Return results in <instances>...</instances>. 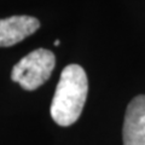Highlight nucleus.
Returning <instances> with one entry per match:
<instances>
[{
	"mask_svg": "<svg viewBox=\"0 0 145 145\" xmlns=\"http://www.w3.org/2000/svg\"><path fill=\"white\" fill-rule=\"evenodd\" d=\"M88 81L82 67L69 64L63 69L50 112L57 125L67 127L75 123L82 112L87 98Z\"/></svg>",
	"mask_w": 145,
	"mask_h": 145,
	"instance_id": "nucleus-1",
	"label": "nucleus"
},
{
	"mask_svg": "<svg viewBox=\"0 0 145 145\" xmlns=\"http://www.w3.org/2000/svg\"><path fill=\"white\" fill-rule=\"evenodd\" d=\"M54 65V53L45 48H38L16 63L11 71V80L25 91H34L50 79Z\"/></svg>",
	"mask_w": 145,
	"mask_h": 145,
	"instance_id": "nucleus-2",
	"label": "nucleus"
},
{
	"mask_svg": "<svg viewBox=\"0 0 145 145\" xmlns=\"http://www.w3.org/2000/svg\"><path fill=\"white\" fill-rule=\"evenodd\" d=\"M123 145H145V94L133 98L123 121Z\"/></svg>",
	"mask_w": 145,
	"mask_h": 145,
	"instance_id": "nucleus-3",
	"label": "nucleus"
},
{
	"mask_svg": "<svg viewBox=\"0 0 145 145\" xmlns=\"http://www.w3.org/2000/svg\"><path fill=\"white\" fill-rule=\"evenodd\" d=\"M39 28V20L31 16H12L0 20V47L13 46Z\"/></svg>",
	"mask_w": 145,
	"mask_h": 145,
	"instance_id": "nucleus-4",
	"label": "nucleus"
},
{
	"mask_svg": "<svg viewBox=\"0 0 145 145\" xmlns=\"http://www.w3.org/2000/svg\"><path fill=\"white\" fill-rule=\"evenodd\" d=\"M59 44H61L59 40H56V41H54V45H56V46H59Z\"/></svg>",
	"mask_w": 145,
	"mask_h": 145,
	"instance_id": "nucleus-5",
	"label": "nucleus"
}]
</instances>
